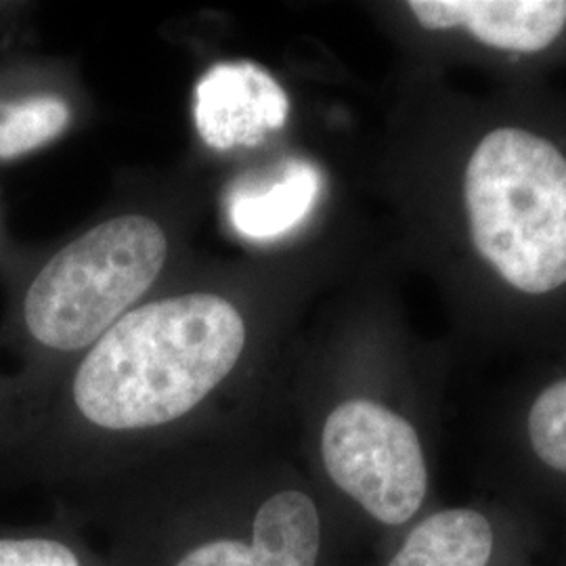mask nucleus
I'll list each match as a JSON object with an SVG mask.
<instances>
[{"label":"nucleus","mask_w":566,"mask_h":566,"mask_svg":"<svg viewBox=\"0 0 566 566\" xmlns=\"http://www.w3.org/2000/svg\"><path fill=\"white\" fill-rule=\"evenodd\" d=\"M313 261L296 250L182 264L49 386L0 447V493L51 495L277 416Z\"/></svg>","instance_id":"obj_1"},{"label":"nucleus","mask_w":566,"mask_h":566,"mask_svg":"<svg viewBox=\"0 0 566 566\" xmlns=\"http://www.w3.org/2000/svg\"><path fill=\"white\" fill-rule=\"evenodd\" d=\"M426 103L401 158L409 231L479 336L566 338V105Z\"/></svg>","instance_id":"obj_2"},{"label":"nucleus","mask_w":566,"mask_h":566,"mask_svg":"<svg viewBox=\"0 0 566 566\" xmlns=\"http://www.w3.org/2000/svg\"><path fill=\"white\" fill-rule=\"evenodd\" d=\"M51 514L105 566H359L285 413L55 491Z\"/></svg>","instance_id":"obj_3"},{"label":"nucleus","mask_w":566,"mask_h":566,"mask_svg":"<svg viewBox=\"0 0 566 566\" xmlns=\"http://www.w3.org/2000/svg\"><path fill=\"white\" fill-rule=\"evenodd\" d=\"M446 369L395 329H336L296 348L294 447L371 565L437 504Z\"/></svg>","instance_id":"obj_4"},{"label":"nucleus","mask_w":566,"mask_h":566,"mask_svg":"<svg viewBox=\"0 0 566 566\" xmlns=\"http://www.w3.org/2000/svg\"><path fill=\"white\" fill-rule=\"evenodd\" d=\"M200 193L128 200L44 254H13L0 322V447L70 365L181 269Z\"/></svg>","instance_id":"obj_5"},{"label":"nucleus","mask_w":566,"mask_h":566,"mask_svg":"<svg viewBox=\"0 0 566 566\" xmlns=\"http://www.w3.org/2000/svg\"><path fill=\"white\" fill-rule=\"evenodd\" d=\"M507 386L486 428L483 485L566 546V338Z\"/></svg>","instance_id":"obj_6"},{"label":"nucleus","mask_w":566,"mask_h":566,"mask_svg":"<svg viewBox=\"0 0 566 566\" xmlns=\"http://www.w3.org/2000/svg\"><path fill=\"white\" fill-rule=\"evenodd\" d=\"M549 549L523 510L481 493L428 507L374 566H549Z\"/></svg>","instance_id":"obj_7"},{"label":"nucleus","mask_w":566,"mask_h":566,"mask_svg":"<svg viewBox=\"0 0 566 566\" xmlns=\"http://www.w3.org/2000/svg\"><path fill=\"white\" fill-rule=\"evenodd\" d=\"M399 13L426 41L470 60L566 57V0H409Z\"/></svg>","instance_id":"obj_8"},{"label":"nucleus","mask_w":566,"mask_h":566,"mask_svg":"<svg viewBox=\"0 0 566 566\" xmlns=\"http://www.w3.org/2000/svg\"><path fill=\"white\" fill-rule=\"evenodd\" d=\"M292 102L282 82L254 61L214 63L193 88V124L217 154L256 149L285 128Z\"/></svg>","instance_id":"obj_9"},{"label":"nucleus","mask_w":566,"mask_h":566,"mask_svg":"<svg viewBox=\"0 0 566 566\" xmlns=\"http://www.w3.org/2000/svg\"><path fill=\"white\" fill-rule=\"evenodd\" d=\"M74 118L76 105L60 67L30 57L0 61V166L60 142Z\"/></svg>","instance_id":"obj_10"},{"label":"nucleus","mask_w":566,"mask_h":566,"mask_svg":"<svg viewBox=\"0 0 566 566\" xmlns=\"http://www.w3.org/2000/svg\"><path fill=\"white\" fill-rule=\"evenodd\" d=\"M324 187L322 170L306 158L269 164L261 172L238 177L224 189L227 223L248 242H277L306 224Z\"/></svg>","instance_id":"obj_11"},{"label":"nucleus","mask_w":566,"mask_h":566,"mask_svg":"<svg viewBox=\"0 0 566 566\" xmlns=\"http://www.w3.org/2000/svg\"><path fill=\"white\" fill-rule=\"evenodd\" d=\"M0 566H105L74 526L51 514L42 523L0 525Z\"/></svg>","instance_id":"obj_12"},{"label":"nucleus","mask_w":566,"mask_h":566,"mask_svg":"<svg viewBox=\"0 0 566 566\" xmlns=\"http://www.w3.org/2000/svg\"><path fill=\"white\" fill-rule=\"evenodd\" d=\"M11 259H13V254H11V252H7L4 243H2V224H0V266H2V269H7V264H9Z\"/></svg>","instance_id":"obj_13"},{"label":"nucleus","mask_w":566,"mask_h":566,"mask_svg":"<svg viewBox=\"0 0 566 566\" xmlns=\"http://www.w3.org/2000/svg\"><path fill=\"white\" fill-rule=\"evenodd\" d=\"M549 566H566V546L558 547L556 552V560Z\"/></svg>","instance_id":"obj_14"}]
</instances>
